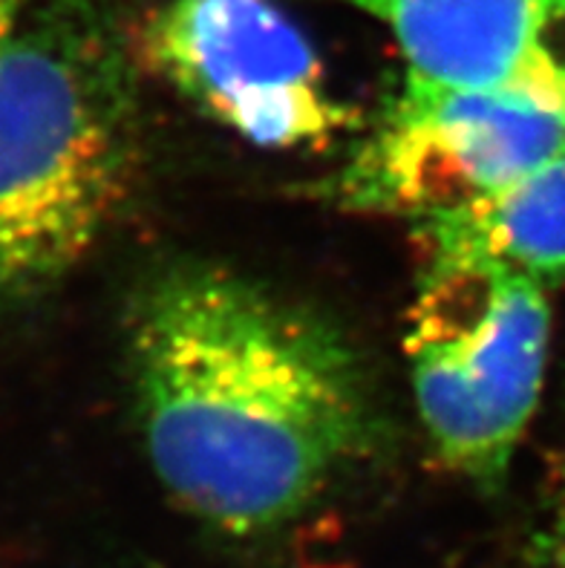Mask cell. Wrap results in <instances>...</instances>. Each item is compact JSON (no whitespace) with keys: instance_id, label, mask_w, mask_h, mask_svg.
I'll return each mask as SVG.
<instances>
[{"instance_id":"obj_1","label":"cell","mask_w":565,"mask_h":568,"mask_svg":"<svg viewBox=\"0 0 565 568\" xmlns=\"http://www.w3.org/2000/svg\"><path fill=\"white\" fill-rule=\"evenodd\" d=\"M128 361L153 474L229 537L297 523L381 442L344 332L214 263L168 266L144 283Z\"/></svg>"},{"instance_id":"obj_2","label":"cell","mask_w":565,"mask_h":568,"mask_svg":"<svg viewBox=\"0 0 565 568\" xmlns=\"http://www.w3.org/2000/svg\"><path fill=\"white\" fill-rule=\"evenodd\" d=\"M139 99L95 0H47L0 50V306L64 281L128 202Z\"/></svg>"},{"instance_id":"obj_3","label":"cell","mask_w":565,"mask_h":568,"mask_svg":"<svg viewBox=\"0 0 565 568\" xmlns=\"http://www.w3.org/2000/svg\"><path fill=\"white\" fill-rule=\"evenodd\" d=\"M552 306L496 266L430 263L410 312L413 396L438 459L473 483L508 470L543 393Z\"/></svg>"},{"instance_id":"obj_4","label":"cell","mask_w":565,"mask_h":568,"mask_svg":"<svg viewBox=\"0 0 565 568\" xmlns=\"http://www.w3.org/2000/svg\"><path fill=\"white\" fill-rule=\"evenodd\" d=\"M565 151V119L514 95L413 79L350 159L335 196L418 220L494 194Z\"/></svg>"},{"instance_id":"obj_5","label":"cell","mask_w":565,"mask_h":568,"mask_svg":"<svg viewBox=\"0 0 565 568\" xmlns=\"http://www.w3.org/2000/svg\"><path fill=\"white\" fill-rule=\"evenodd\" d=\"M144 52L185 99L260 148H317L352 124L315 47L274 0H168Z\"/></svg>"},{"instance_id":"obj_6","label":"cell","mask_w":565,"mask_h":568,"mask_svg":"<svg viewBox=\"0 0 565 568\" xmlns=\"http://www.w3.org/2000/svg\"><path fill=\"white\" fill-rule=\"evenodd\" d=\"M398 41L413 79L514 95L565 119V61L552 29L565 0H344Z\"/></svg>"},{"instance_id":"obj_7","label":"cell","mask_w":565,"mask_h":568,"mask_svg":"<svg viewBox=\"0 0 565 568\" xmlns=\"http://www.w3.org/2000/svg\"><path fill=\"white\" fill-rule=\"evenodd\" d=\"M418 225L430 263L496 266L539 283L565 274V151L494 194Z\"/></svg>"},{"instance_id":"obj_8","label":"cell","mask_w":565,"mask_h":568,"mask_svg":"<svg viewBox=\"0 0 565 568\" xmlns=\"http://www.w3.org/2000/svg\"><path fill=\"white\" fill-rule=\"evenodd\" d=\"M14 23H18V18H14L12 0H0V50H3L7 38L12 36Z\"/></svg>"},{"instance_id":"obj_9","label":"cell","mask_w":565,"mask_h":568,"mask_svg":"<svg viewBox=\"0 0 565 568\" xmlns=\"http://www.w3.org/2000/svg\"><path fill=\"white\" fill-rule=\"evenodd\" d=\"M557 526V537H554V568H565V511Z\"/></svg>"}]
</instances>
